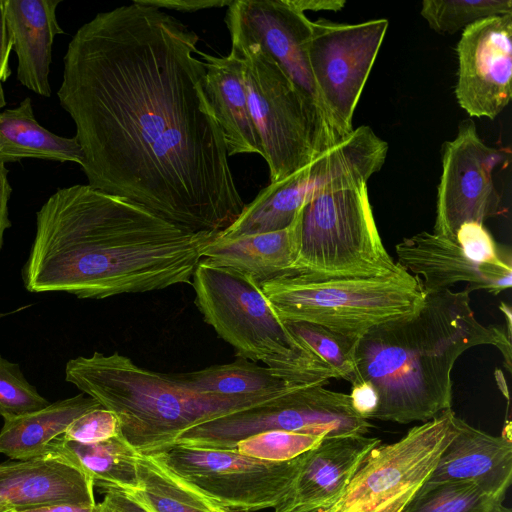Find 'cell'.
Wrapping results in <instances>:
<instances>
[{
	"label": "cell",
	"instance_id": "f546056e",
	"mask_svg": "<svg viewBox=\"0 0 512 512\" xmlns=\"http://www.w3.org/2000/svg\"><path fill=\"white\" fill-rule=\"evenodd\" d=\"M420 13L437 33L454 34L485 18L512 13V1L424 0Z\"/></svg>",
	"mask_w": 512,
	"mask_h": 512
},
{
	"label": "cell",
	"instance_id": "7a4b0ae2",
	"mask_svg": "<svg viewBox=\"0 0 512 512\" xmlns=\"http://www.w3.org/2000/svg\"><path fill=\"white\" fill-rule=\"evenodd\" d=\"M217 234L190 233L87 185L58 189L36 214L22 281L32 293L104 299L191 283Z\"/></svg>",
	"mask_w": 512,
	"mask_h": 512
},
{
	"label": "cell",
	"instance_id": "f6af8a7d",
	"mask_svg": "<svg viewBox=\"0 0 512 512\" xmlns=\"http://www.w3.org/2000/svg\"><path fill=\"white\" fill-rule=\"evenodd\" d=\"M0 512H16V509L0 503Z\"/></svg>",
	"mask_w": 512,
	"mask_h": 512
},
{
	"label": "cell",
	"instance_id": "b9f144b4",
	"mask_svg": "<svg viewBox=\"0 0 512 512\" xmlns=\"http://www.w3.org/2000/svg\"><path fill=\"white\" fill-rule=\"evenodd\" d=\"M499 309L504 313L506 320H507V335L511 338V332H512V311L511 307L507 305L504 302H501L499 305Z\"/></svg>",
	"mask_w": 512,
	"mask_h": 512
},
{
	"label": "cell",
	"instance_id": "7bdbcfd3",
	"mask_svg": "<svg viewBox=\"0 0 512 512\" xmlns=\"http://www.w3.org/2000/svg\"><path fill=\"white\" fill-rule=\"evenodd\" d=\"M495 378H496V381L498 382V386H499L500 390L502 391L503 395H505L507 402L509 403L508 389H507L505 378H504L501 370L497 369V371H495Z\"/></svg>",
	"mask_w": 512,
	"mask_h": 512
},
{
	"label": "cell",
	"instance_id": "8992f818",
	"mask_svg": "<svg viewBox=\"0 0 512 512\" xmlns=\"http://www.w3.org/2000/svg\"><path fill=\"white\" fill-rule=\"evenodd\" d=\"M261 287L284 321L320 325L357 342L372 328L417 310L421 278L404 268L379 277L290 274Z\"/></svg>",
	"mask_w": 512,
	"mask_h": 512
},
{
	"label": "cell",
	"instance_id": "8d00e7d4",
	"mask_svg": "<svg viewBox=\"0 0 512 512\" xmlns=\"http://www.w3.org/2000/svg\"><path fill=\"white\" fill-rule=\"evenodd\" d=\"M104 493L103 500L98 503L99 512H148L124 492L107 490Z\"/></svg>",
	"mask_w": 512,
	"mask_h": 512
},
{
	"label": "cell",
	"instance_id": "6da1fadb",
	"mask_svg": "<svg viewBox=\"0 0 512 512\" xmlns=\"http://www.w3.org/2000/svg\"><path fill=\"white\" fill-rule=\"evenodd\" d=\"M197 43L181 21L138 0L98 13L68 44L57 95L89 186L187 232L218 234L246 204Z\"/></svg>",
	"mask_w": 512,
	"mask_h": 512
},
{
	"label": "cell",
	"instance_id": "30bf717a",
	"mask_svg": "<svg viewBox=\"0 0 512 512\" xmlns=\"http://www.w3.org/2000/svg\"><path fill=\"white\" fill-rule=\"evenodd\" d=\"M457 418L447 409L397 442L378 445L323 512H402L454 437Z\"/></svg>",
	"mask_w": 512,
	"mask_h": 512
},
{
	"label": "cell",
	"instance_id": "9c48e42d",
	"mask_svg": "<svg viewBox=\"0 0 512 512\" xmlns=\"http://www.w3.org/2000/svg\"><path fill=\"white\" fill-rule=\"evenodd\" d=\"M371 427L352 408L349 394L310 384L256 406L226 414L181 432L172 444L236 450L249 436L272 430L333 438L365 435Z\"/></svg>",
	"mask_w": 512,
	"mask_h": 512
},
{
	"label": "cell",
	"instance_id": "d590c367",
	"mask_svg": "<svg viewBox=\"0 0 512 512\" xmlns=\"http://www.w3.org/2000/svg\"><path fill=\"white\" fill-rule=\"evenodd\" d=\"M142 4L159 9L167 8L177 11L193 12L208 8L229 6L233 0H138Z\"/></svg>",
	"mask_w": 512,
	"mask_h": 512
},
{
	"label": "cell",
	"instance_id": "52a82bcc",
	"mask_svg": "<svg viewBox=\"0 0 512 512\" xmlns=\"http://www.w3.org/2000/svg\"><path fill=\"white\" fill-rule=\"evenodd\" d=\"M231 52L242 60L248 106L270 183L300 171L341 141L322 112L262 47L232 43Z\"/></svg>",
	"mask_w": 512,
	"mask_h": 512
},
{
	"label": "cell",
	"instance_id": "277c9868",
	"mask_svg": "<svg viewBox=\"0 0 512 512\" xmlns=\"http://www.w3.org/2000/svg\"><path fill=\"white\" fill-rule=\"evenodd\" d=\"M64 372L66 382L118 417L120 436L142 454L172 444L190 427L266 402L198 393L117 352L71 359Z\"/></svg>",
	"mask_w": 512,
	"mask_h": 512
},
{
	"label": "cell",
	"instance_id": "d6a6232c",
	"mask_svg": "<svg viewBox=\"0 0 512 512\" xmlns=\"http://www.w3.org/2000/svg\"><path fill=\"white\" fill-rule=\"evenodd\" d=\"M120 435L118 417L110 410L101 407L92 409L71 422L63 438L83 443L102 442Z\"/></svg>",
	"mask_w": 512,
	"mask_h": 512
},
{
	"label": "cell",
	"instance_id": "ffe728a7",
	"mask_svg": "<svg viewBox=\"0 0 512 512\" xmlns=\"http://www.w3.org/2000/svg\"><path fill=\"white\" fill-rule=\"evenodd\" d=\"M205 73V91L221 127L229 157L259 154L263 157L259 136L247 100L241 58L231 52L216 57L198 52Z\"/></svg>",
	"mask_w": 512,
	"mask_h": 512
},
{
	"label": "cell",
	"instance_id": "5bb4252c",
	"mask_svg": "<svg viewBox=\"0 0 512 512\" xmlns=\"http://www.w3.org/2000/svg\"><path fill=\"white\" fill-rule=\"evenodd\" d=\"M225 22L231 43L262 47L326 118L309 62L312 21L292 0H233Z\"/></svg>",
	"mask_w": 512,
	"mask_h": 512
},
{
	"label": "cell",
	"instance_id": "5b68a950",
	"mask_svg": "<svg viewBox=\"0 0 512 512\" xmlns=\"http://www.w3.org/2000/svg\"><path fill=\"white\" fill-rule=\"evenodd\" d=\"M205 321L239 358L262 362L300 384H327L333 373L288 331L261 285L202 259L191 280Z\"/></svg>",
	"mask_w": 512,
	"mask_h": 512
},
{
	"label": "cell",
	"instance_id": "603a6c76",
	"mask_svg": "<svg viewBox=\"0 0 512 512\" xmlns=\"http://www.w3.org/2000/svg\"><path fill=\"white\" fill-rule=\"evenodd\" d=\"M101 407L81 393L50 403L43 409L5 418L0 430V453L14 461H26L46 454L49 444L61 436L73 420Z\"/></svg>",
	"mask_w": 512,
	"mask_h": 512
},
{
	"label": "cell",
	"instance_id": "ab89813d",
	"mask_svg": "<svg viewBox=\"0 0 512 512\" xmlns=\"http://www.w3.org/2000/svg\"><path fill=\"white\" fill-rule=\"evenodd\" d=\"M16 512H99L96 504H56L49 506L18 509Z\"/></svg>",
	"mask_w": 512,
	"mask_h": 512
},
{
	"label": "cell",
	"instance_id": "f35d334b",
	"mask_svg": "<svg viewBox=\"0 0 512 512\" xmlns=\"http://www.w3.org/2000/svg\"><path fill=\"white\" fill-rule=\"evenodd\" d=\"M12 188L8 181V170L5 162L0 160V249L4 243V232L11 227L8 213V201Z\"/></svg>",
	"mask_w": 512,
	"mask_h": 512
},
{
	"label": "cell",
	"instance_id": "4dcf8cb0",
	"mask_svg": "<svg viewBox=\"0 0 512 512\" xmlns=\"http://www.w3.org/2000/svg\"><path fill=\"white\" fill-rule=\"evenodd\" d=\"M323 439L325 438L311 434L272 430L239 441L236 450L248 457L283 462L294 459L312 449Z\"/></svg>",
	"mask_w": 512,
	"mask_h": 512
},
{
	"label": "cell",
	"instance_id": "60d3db41",
	"mask_svg": "<svg viewBox=\"0 0 512 512\" xmlns=\"http://www.w3.org/2000/svg\"><path fill=\"white\" fill-rule=\"evenodd\" d=\"M293 3L305 13L311 11H340L346 5L343 0H292Z\"/></svg>",
	"mask_w": 512,
	"mask_h": 512
},
{
	"label": "cell",
	"instance_id": "836d02e7",
	"mask_svg": "<svg viewBox=\"0 0 512 512\" xmlns=\"http://www.w3.org/2000/svg\"><path fill=\"white\" fill-rule=\"evenodd\" d=\"M455 240L465 256L475 263L488 262L500 256L493 237L483 223L462 224L456 233Z\"/></svg>",
	"mask_w": 512,
	"mask_h": 512
},
{
	"label": "cell",
	"instance_id": "ac0fdd59",
	"mask_svg": "<svg viewBox=\"0 0 512 512\" xmlns=\"http://www.w3.org/2000/svg\"><path fill=\"white\" fill-rule=\"evenodd\" d=\"M0 503L16 510L56 504H96L94 484L78 467L52 454L20 461L0 476Z\"/></svg>",
	"mask_w": 512,
	"mask_h": 512
},
{
	"label": "cell",
	"instance_id": "3957f363",
	"mask_svg": "<svg viewBox=\"0 0 512 512\" xmlns=\"http://www.w3.org/2000/svg\"><path fill=\"white\" fill-rule=\"evenodd\" d=\"M424 291L417 310L372 328L355 344L356 381L371 382L379 395L372 419L426 422L450 409L452 369L469 348L496 346L511 371V338L476 319L469 290Z\"/></svg>",
	"mask_w": 512,
	"mask_h": 512
},
{
	"label": "cell",
	"instance_id": "f1b7e54d",
	"mask_svg": "<svg viewBox=\"0 0 512 512\" xmlns=\"http://www.w3.org/2000/svg\"><path fill=\"white\" fill-rule=\"evenodd\" d=\"M288 331L329 369L334 378L354 383L357 379L355 342L320 325L302 321H284Z\"/></svg>",
	"mask_w": 512,
	"mask_h": 512
},
{
	"label": "cell",
	"instance_id": "4316f807",
	"mask_svg": "<svg viewBox=\"0 0 512 512\" xmlns=\"http://www.w3.org/2000/svg\"><path fill=\"white\" fill-rule=\"evenodd\" d=\"M140 488L127 494L148 512H236L193 490L145 454L137 457Z\"/></svg>",
	"mask_w": 512,
	"mask_h": 512
},
{
	"label": "cell",
	"instance_id": "83f0119b",
	"mask_svg": "<svg viewBox=\"0 0 512 512\" xmlns=\"http://www.w3.org/2000/svg\"><path fill=\"white\" fill-rule=\"evenodd\" d=\"M501 503L472 482L425 481L402 512H493Z\"/></svg>",
	"mask_w": 512,
	"mask_h": 512
},
{
	"label": "cell",
	"instance_id": "ba28073f",
	"mask_svg": "<svg viewBox=\"0 0 512 512\" xmlns=\"http://www.w3.org/2000/svg\"><path fill=\"white\" fill-rule=\"evenodd\" d=\"M293 222L294 274L379 277L401 268L382 243L365 182L314 197Z\"/></svg>",
	"mask_w": 512,
	"mask_h": 512
},
{
	"label": "cell",
	"instance_id": "74e56055",
	"mask_svg": "<svg viewBox=\"0 0 512 512\" xmlns=\"http://www.w3.org/2000/svg\"><path fill=\"white\" fill-rule=\"evenodd\" d=\"M12 50V42L10 40L4 12V0H0V107L4 105L2 93V82L10 75L9 56Z\"/></svg>",
	"mask_w": 512,
	"mask_h": 512
},
{
	"label": "cell",
	"instance_id": "d6986e66",
	"mask_svg": "<svg viewBox=\"0 0 512 512\" xmlns=\"http://www.w3.org/2000/svg\"><path fill=\"white\" fill-rule=\"evenodd\" d=\"M61 0H4L7 31L18 57L17 77L33 92L49 97L52 44L62 34L56 10Z\"/></svg>",
	"mask_w": 512,
	"mask_h": 512
},
{
	"label": "cell",
	"instance_id": "8fae6325",
	"mask_svg": "<svg viewBox=\"0 0 512 512\" xmlns=\"http://www.w3.org/2000/svg\"><path fill=\"white\" fill-rule=\"evenodd\" d=\"M144 454L193 490L236 512L277 507L288 493L303 455L271 462L242 455L237 450L175 444Z\"/></svg>",
	"mask_w": 512,
	"mask_h": 512
},
{
	"label": "cell",
	"instance_id": "7c38bea8",
	"mask_svg": "<svg viewBox=\"0 0 512 512\" xmlns=\"http://www.w3.org/2000/svg\"><path fill=\"white\" fill-rule=\"evenodd\" d=\"M387 19L357 24L312 22L309 62L328 123L339 140L352 119L388 28Z\"/></svg>",
	"mask_w": 512,
	"mask_h": 512
},
{
	"label": "cell",
	"instance_id": "e575fe53",
	"mask_svg": "<svg viewBox=\"0 0 512 512\" xmlns=\"http://www.w3.org/2000/svg\"><path fill=\"white\" fill-rule=\"evenodd\" d=\"M349 394L353 410L364 419H372L378 409L379 395L371 382L358 380L351 384Z\"/></svg>",
	"mask_w": 512,
	"mask_h": 512
},
{
	"label": "cell",
	"instance_id": "484cf974",
	"mask_svg": "<svg viewBox=\"0 0 512 512\" xmlns=\"http://www.w3.org/2000/svg\"><path fill=\"white\" fill-rule=\"evenodd\" d=\"M22 158L49 159L83 163V153L77 138L56 135L41 126L34 117L30 98L18 107L0 112V160Z\"/></svg>",
	"mask_w": 512,
	"mask_h": 512
},
{
	"label": "cell",
	"instance_id": "4fadbf2b",
	"mask_svg": "<svg viewBox=\"0 0 512 512\" xmlns=\"http://www.w3.org/2000/svg\"><path fill=\"white\" fill-rule=\"evenodd\" d=\"M500 160V152L481 140L473 121L460 124L443 148L433 233L455 240L462 224L484 223L497 214L500 197L492 172Z\"/></svg>",
	"mask_w": 512,
	"mask_h": 512
},
{
	"label": "cell",
	"instance_id": "e0dca14e",
	"mask_svg": "<svg viewBox=\"0 0 512 512\" xmlns=\"http://www.w3.org/2000/svg\"><path fill=\"white\" fill-rule=\"evenodd\" d=\"M512 480V441L457 418L456 432L426 481L472 482L503 502Z\"/></svg>",
	"mask_w": 512,
	"mask_h": 512
},
{
	"label": "cell",
	"instance_id": "7402d4cb",
	"mask_svg": "<svg viewBox=\"0 0 512 512\" xmlns=\"http://www.w3.org/2000/svg\"><path fill=\"white\" fill-rule=\"evenodd\" d=\"M398 264L415 276H422L425 290L449 289L458 283H467L470 292L486 289L479 265L469 260L456 240L421 232L405 238L396 245Z\"/></svg>",
	"mask_w": 512,
	"mask_h": 512
},
{
	"label": "cell",
	"instance_id": "cb8c5ba5",
	"mask_svg": "<svg viewBox=\"0 0 512 512\" xmlns=\"http://www.w3.org/2000/svg\"><path fill=\"white\" fill-rule=\"evenodd\" d=\"M172 375L182 385L198 393L262 401L310 385L297 383L275 369L243 358Z\"/></svg>",
	"mask_w": 512,
	"mask_h": 512
},
{
	"label": "cell",
	"instance_id": "2e32d148",
	"mask_svg": "<svg viewBox=\"0 0 512 512\" xmlns=\"http://www.w3.org/2000/svg\"><path fill=\"white\" fill-rule=\"evenodd\" d=\"M381 440L365 435L325 438L302 455L288 493L273 512H323L343 493Z\"/></svg>",
	"mask_w": 512,
	"mask_h": 512
},
{
	"label": "cell",
	"instance_id": "9a60e30c",
	"mask_svg": "<svg viewBox=\"0 0 512 512\" xmlns=\"http://www.w3.org/2000/svg\"><path fill=\"white\" fill-rule=\"evenodd\" d=\"M456 52L458 104L472 117L494 119L512 97V13L465 28Z\"/></svg>",
	"mask_w": 512,
	"mask_h": 512
},
{
	"label": "cell",
	"instance_id": "d4e9b609",
	"mask_svg": "<svg viewBox=\"0 0 512 512\" xmlns=\"http://www.w3.org/2000/svg\"><path fill=\"white\" fill-rule=\"evenodd\" d=\"M46 453L58 455L82 470L103 492L118 490L132 493L140 488L137 457L133 449L119 435L90 444L54 439Z\"/></svg>",
	"mask_w": 512,
	"mask_h": 512
},
{
	"label": "cell",
	"instance_id": "bcb514c9",
	"mask_svg": "<svg viewBox=\"0 0 512 512\" xmlns=\"http://www.w3.org/2000/svg\"><path fill=\"white\" fill-rule=\"evenodd\" d=\"M493 512H512L510 508L505 507L502 503L499 504Z\"/></svg>",
	"mask_w": 512,
	"mask_h": 512
},
{
	"label": "cell",
	"instance_id": "7dc6e473",
	"mask_svg": "<svg viewBox=\"0 0 512 512\" xmlns=\"http://www.w3.org/2000/svg\"><path fill=\"white\" fill-rule=\"evenodd\" d=\"M3 315H5V314H0V317H2Z\"/></svg>",
	"mask_w": 512,
	"mask_h": 512
},
{
	"label": "cell",
	"instance_id": "44dd1931",
	"mask_svg": "<svg viewBox=\"0 0 512 512\" xmlns=\"http://www.w3.org/2000/svg\"><path fill=\"white\" fill-rule=\"evenodd\" d=\"M297 236L294 222L268 233L221 237L218 234L203 252V259L244 273L260 285L294 274Z\"/></svg>",
	"mask_w": 512,
	"mask_h": 512
},
{
	"label": "cell",
	"instance_id": "1f68e13d",
	"mask_svg": "<svg viewBox=\"0 0 512 512\" xmlns=\"http://www.w3.org/2000/svg\"><path fill=\"white\" fill-rule=\"evenodd\" d=\"M49 404L36 387L28 382L19 364L0 355V416L3 419L20 416L43 409Z\"/></svg>",
	"mask_w": 512,
	"mask_h": 512
},
{
	"label": "cell",
	"instance_id": "ee69618b",
	"mask_svg": "<svg viewBox=\"0 0 512 512\" xmlns=\"http://www.w3.org/2000/svg\"><path fill=\"white\" fill-rule=\"evenodd\" d=\"M20 464V461L5 462L0 464V476L12 471Z\"/></svg>",
	"mask_w": 512,
	"mask_h": 512
}]
</instances>
